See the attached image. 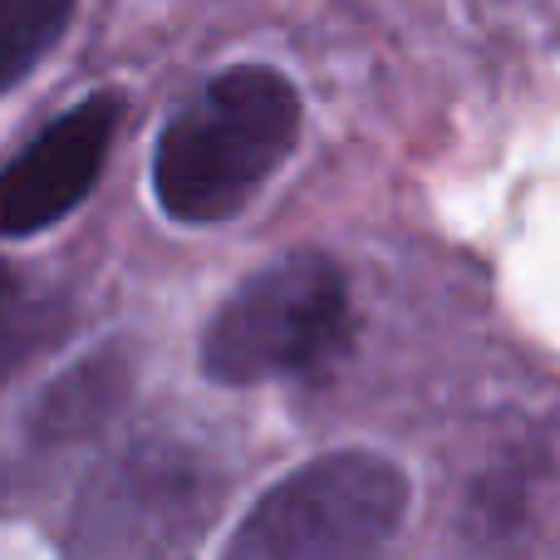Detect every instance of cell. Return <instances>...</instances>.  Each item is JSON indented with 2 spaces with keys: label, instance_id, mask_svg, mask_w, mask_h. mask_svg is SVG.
<instances>
[{
  "label": "cell",
  "instance_id": "2",
  "mask_svg": "<svg viewBox=\"0 0 560 560\" xmlns=\"http://www.w3.org/2000/svg\"><path fill=\"white\" fill-rule=\"evenodd\" d=\"M404 516V467L345 447L266 487L226 536L222 560H378Z\"/></svg>",
  "mask_w": 560,
  "mask_h": 560
},
{
  "label": "cell",
  "instance_id": "1",
  "mask_svg": "<svg viewBox=\"0 0 560 560\" xmlns=\"http://www.w3.org/2000/svg\"><path fill=\"white\" fill-rule=\"evenodd\" d=\"M300 89L271 65H232L158 133L153 197L183 226H217L261 197L300 143Z\"/></svg>",
  "mask_w": 560,
  "mask_h": 560
},
{
  "label": "cell",
  "instance_id": "4",
  "mask_svg": "<svg viewBox=\"0 0 560 560\" xmlns=\"http://www.w3.org/2000/svg\"><path fill=\"white\" fill-rule=\"evenodd\" d=\"M212 463L177 443H138L79 492L69 560H183L217 522Z\"/></svg>",
  "mask_w": 560,
  "mask_h": 560
},
{
  "label": "cell",
  "instance_id": "7",
  "mask_svg": "<svg viewBox=\"0 0 560 560\" xmlns=\"http://www.w3.org/2000/svg\"><path fill=\"white\" fill-rule=\"evenodd\" d=\"M79 0H0V94L25 84L59 45Z\"/></svg>",
  "mask_w": 560,
  "mask_h": 560
},
{
  "label": "cell",
  "instance_id": "8",
  "mask_svg": "<svg viewBox=\"0 0 560 560\" xmlns=\"http://www.w3.org/2000/svg\"><path fill=\"white\" fill-rule=\"evenodd\" d=\"M65 329V305L55 300H0V384L30 364Z\"/></svg>",
  "mask_w": 560,
  "mask_h": 560
},
{
  "label": "cell",
  "instance_id": "6",
  "mask_svg": "<svg viewBox=\"0 0 560 560\" xmlns=\"http://www.w3.org/2000/svg\"><path fill=\"white\" fill-rule=\"evenodd\" d=\"M124 394H128V364L118 354H94L39 394L30 428H35V438H49V443L98 433L118 413Z\"/></svg>",
  "mask_w": 560,
  "mask_h": 560
},
{
  "label": "cell",
  "instance_id": "9",
  "mask_svg": "<svg viewBox=\"0 0 560 560\" xmlns=\"http://www.w3.org/2000/svg\"><path fill=\"white\" fill-rule=\"evenodd\" d=\"M10 295V271H5V261H0V300Z\"/></svg>",
  "mask_w": 560,
  "mask_h": 560
},
{
  "label": "cell",
  "instance_id": "5",
  "mask_svg": "<svg viewBox=\"0 0 560 560\" xmlns=\"http://www.w3.org/2000/svg\"><path fill=\"white\" fill-rule=\"evenodd\" d=\"M118 94L84 98L0 167V236L49 232L94 192L118 133Z\"/></svg>",
  "mask_w": 560,
  "mask_h": 560
},
{
  "label": "cell",
  "instance_id": "3",
  "mask_svg": "<svg viewBox=\"0 0 560 560\" xmlns=\"http://www.w3.org/2000/svg\"><path fill=\"white\" fill-rule=\"evenodd\" d=\"M349 329L345 271L325 252H290L246 276L207 319L197 364L212 384L252 388L325 364Z\"/></svg>",
  "mask_w": 560,
  "mask_h": 560
}]
</instances>
